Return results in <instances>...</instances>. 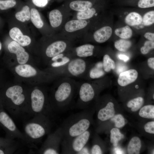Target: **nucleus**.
Returning a JSON list of instances; mask_svg holds the SVG:
<instances>
[{"mask_svg": "<svg viewBox=\"0 0 154 154\" xmlns=\"http://www.w3.org/2000/svg\"><path fill=\"white\" fill-rule=\"evenodd\" d=\"M4 153L3 151L0 149V154H4Z\"/></svg>", "mask_w": 154, "mask_h": 154, "instance_id": "obj_47", "label": "nucleus"}, {"mask_svg": "<svg viewBox=\"0 0 154 154\" xmlns=\"http://www.w3.org/2000/svg\"><path fill=\"white\" fill-rule=\"evenodd\" d=\"M153 98L154 99V94L153 95Z\"/></svg>", "mask_w": 154, "mask_h": 154, "instance_id": "obj_49", "label": "nucleus"}, {"mask_svg": "<svg viewBox=\"0 0 154 154\" xmlns=\"http://www.w3.org/2000/svg\"><path fill=\"white\" fill-rule=\"evenodd\" d=\"M141 147L140 139L137 136L133 137L129 141L127 147V151L129 154H139Z\"/></svg>", "mask_w": 154, "mask_h": 154, "instance_id": "obj_23", "label": "nucleus"}, {"mask_svg": "<svg viewBox=\"0 0 154 154\" xmlns=\"http://www.w3.org/2000/svg\"><path fill=\"white\" fill-rule=\"evenodd\" d=\"M102 64L103 70L106 72H109L116 68L114 61L107 54L103 56Z\"/></svg>", "mask_w": 154, "mask_h": 154, "instance_id": "obj_32", "label": "nucleus"}, {"mask_svg": "<svg viewBox=\"0 0 154 154\" xmlns=\"http://www.w3.org/2000/svg\"><path fill=\"white\" fill-rule=\"evenodd\" d=\"M92 111L88 108L65 119L60 126L63 134V139L76 137L88 130L92 122Z\"/></svg>", "mask_w": 154, "mask_h": 154, "instance_id": "obj_4", "label": "nucleus"}, {"mask_svg": "<svg viewBox=\"0 0 154 154\" xmlns=\"http://www.w3.org/2000/svg\"><path fill=\"white\" fill-rule=\"evenodd\" d=\"M131 45V42L130 41L121 38L116 40L114 44V46L117 50L123 52L127 50Z\"/></svg>", "mask_w": 154, "mask_h": 154, "instance_id": "obj_31", "label": "nucleus"}, {"mask_svg": "<svg viewBox=\"0 0 154 154\" xmlns=\"http://www.w3.org/2000/svg\"><path fill=\"white\" fill-rule=\"evenodd\" d=\"M7 48L9 51L16 54L17 61L19 64H26L29 58V54L25 51L24 48L13 40L8 45Z\"/></svg>", "mask_w": 154, "mask_h": 154, "instance_id": "obj_12", "label": "nucleus"}, {"mask_svg": "<svg viewBox=\"0 0 154 154\" xmlns=\"http://www.w3.org/2000/svg\"><path fill=\"white\" fill-rule=\"evenodd\" d=\"M92 3L90 1L76 0L73 1L70 4V8L72 10L81 12L84 11L91 8Z\"/></svg>", "mask_w": 154, "mask_h": 154, "instance_id": "obj_22", "label": "nucleus"}, {"mask_svg": "<svg viewBox=\"0 0 154 154\" xmlns=\"http://www.w3.org/2000/svg\"><path fill=\"white\" fill-rule=\"evenodd\" d=\"M33 3L39 7H43L46 6L47 3V0H32Z\"/></svg>", "mask_w": 154, "mask_h": 154, "instance_id": "obj_42", "label": "nucleus"}, {"mask_svg": "<svg viewBox=\"0 0 154 154\" xmlns=\"http://www.w3.org/2000/svg\"><path fill=\"white\" fill-rule=\"evenodd\" d=\"M144 103V99L141 97H138L133 98L127 103V106L128 108H131L133 112H135L140 109Z\"/></svg>", "mask_w": 154, "mask_h": 154, "instance_id": "obj_30", "label": "nucleus"}, {"mask_svg": "<svg viewBox=\"0 0 154 154\" xmlns=\"http://www.w3.org/2000/svg\"><path fill=\"white\" fill-rule=\"evenodd\" d=\"M110 133V142L114 146H116L119 141L123 137V135L120 132L119 129L116 128H112Z\"/></svg>", "mask_w": 154, "mask_h": 154, "instance_id": "obj_33", "label": "nucleus"}, {"mask_svg": "<svg viewBox=\"0 0 154 154\" xmlns=\"http://www.w3.org/2000/svg\"><path fill=\"white\" fill-rule=\"evenodd\" d=\"M64 52L57 55L50 60L47 63L49 68L47 71L52 73L54 70L66 65L73 58L68 52L66 54Z\"/></svg>", "mask_w": 154, "mask_h": 154, "instance_id": "obj_13", "label": "nucleus"}, {"mask_svg": "<svg viewBox=\"0 0 154 154\" xmlns=\"http://www.w3.org/2000/svg\"><path fill=\"white\" fill-rule=\"evenodd\" d=\"M15 70L16 73L19 76L25 78H30L36 76L39 73L31 65L26 64L19 65L15 66Z\"/></svg>", "mask_w": 154, "mask_h": 154, "instance_id": "obj_17", "label": "nucleus"}, {"mask_svg": "<svg viewBox=\"0 0 154 154\" xmlns=\"http://www.w3.org/2000/svg\"><path fill=\"white\" fill-rule=\"evenodd\" d=\"M98 108L97 117L100 122H104L112 117L115 115L114 104L108 102L104 106H99Z\"/></svg>", "mask_w": 154, "mask_h": 154, "instance_id": "obj_15", "label": "nucleus"}, {"mask_svg": "<svg viewBox=\"0 0 154 154\" xmlns=\"http://www.w3.org/2000/svg\"><path fill=\"white\" fill-rule=\"evenodd\" d=\"M9 35L13 40L17 42L22 46L29 45L31 42L30 37L26 35H24L21 30L18 28L14 27L9 31Z\"/></svg>", "mask_w": 154, "mask_h": 154, "instance_id": "obj_18", "label": "nucleus"}, {"mask_svg": "<svg viewBox=\"0 0 154 154\" xmlns=\"http://www.w3.org/2000/svg\"><path fill=\"white\" fill-rule=\"evenodd\" d=\"M29 91L17 85L10 86L6 90L5 96L7 100L5 106L14 119H26Z\"/></svg>", "mask_w": 154, "mask_h": 154, "instance_id": "obj_3", "label": "nucleus"}, {"mask_svg": "<svg viewBox=\"0 0 154 154\" xmlns=\"http://www.w3.org/2000/svg\"><path fill=\"white\" fill-rule=\"evenodd\" d=\"M37 153L40 154H58L63 135L60 127L50 133Z\"/></svg>", "mask_w": 154, "mask_h": 154, "instance_id": "obj_9", "label": "nucleus"}, {"mask_svg": "<svg viewBox=\"0 0 154 154\" xmlns=\"http://www.w3.org/2000/svg\"><path fill=\"white\" fill-rule=\"evenodd\" d=\"M30 19L34 25L38 29L42 27L43 23L38 10L35 8H32L30 10Z\"/></svg>", "mask_w": 154, "mask_h": 154, "instance_id": "obj_27", "label": "nucleus"}, {"mask_svg": "<svg viewBox=\"0 0 154 154\" xmlns=\"http://www.w3.org/2000/svg\"><path fill=\"white\" fill-rule=\"evenodd\" d=\"M40 113L52 119L55 114L49 102L47 90L37 87L30 90L27 114V116L32 117Z\"/></svg>", "mask_w": 154, "mask_h": 154, "instance_id": "obj_5", "label": "nucleus"}, {"mask_svg": "<svg viewBox=\"0 0 154 154\" xmlns=\"http://www.w3.org/2000/svg\"><path fill=\"white\" fill-rule=\"evenodd\" d=\"M112 30L109 26L103 27L96 31L93 37L95 40L98 43H103L108 40L111 37Z\"/></svg>", "mask_w": 154, "mask_h": 154, "instance_id": "obj_19", "label": "nucleus"}, {"mask_svg": "<svg viewBox=\"0 0 154 154\" xmlns=\"http://www.w3.org/2000/svg\"><path fill=\"white\" fill-rule=\"evenodd\" d=\"M62 40L54 41L46 47L45 51V62L47 63L53 57L68 50L69 45Z\"/></svg>", "mask_w": 154, "mask_h": 154, "instance_id": "obj_11", "label": "nucleus"}, {"mask_svg": "<svg viewBox=\"0 0 154 154\" xmlns=\"http://www.w3.org/2000/svg\"><path fill=\"white\" fill-rule=\"evenodd\" d=\"M139 114L143 118L154 119V106L149 105L144 106L140 109Z\"/></svg>", "mask_w": 154, "mask_h": 154, "instance_id": "obj_28", "label": "nucleus"}, {"mask_svg": "<svg viewBox=\"0 0 154 154\" xmlns=\"http://www.w3.org/2000/svg\"><path fill=\"white\" fill-rule=\"evenodd\" d=\"M95 46L90 44H85L80 46L74 49L72 52L68 51L72 58H86L93 56Z\"/></svg>", "mask_w": 154, "mask_h": 154, "instance_id": "obj_14", "label": "nucleus"}, {"mask_svg": "<svg viewBox=\"0 0 154 154\" xmlns=\"http://www.w3.org/2000/svg\"><path fill=\"white\" fill-rule=\"evenodd\" d=\"M119 58L120 59L123 60L124 61H127L129 59L127 56L124 55H120L119 56Z\"/></svg>", "mask_w": 154, "mask_h": 154, "instance_id": "obj_46", "label": "nucleus"}, {"mask_svg": "<svg viewBox=\"0 0 154 154\" xmlns=\"http://www.w3.org/2000/svg\"><path fill=\"white\" fill-rule=\"evenodd\" d=\"M96 12L95 8H91L84 11L78 12L77 14V17L78 20H85L89 19L92 17Z\"/></svg>", "mask_w": 154, "mask_h": 154, "instance_id": "obj_34", "label": "nucleus"}, {"mask_svg": "<svg viewBox=\"0 0 154 154\" xmlns=\"http://www.w3.org/2000/svg\"><path fill=\"white\" fill-rule=\"evenodd\" d=\"M0 123L6 129L8 139H19L25 144V139L23 133L18 128L13 119L3 111L0 112Z\"/></svg>", "mask_w": 154, "mask_h": 154, "instance_id": "obj_10", "label": "nucleus"}, {"mask_svg": "<svg viewBox=\"0 0 154 154\" xmlns=\"http://www.w3.org/2000/svg\"><path fill=\"white\" fill-rule=\"evenodd\" d=\"M142 17L138 13L132 12L125 17V21L128 25L134 26L138 25L142 22Z\"/></svg>", "mask_w": 154, "mask_h": 154, "instance_id": "obj_25", "label": "nucleus"}, {"mask_svg": "<svg viewBox=\"0 0 154 154\" xmlns=\"http://www.w3.org/2000/svg\"><path fill=\"white\" fill-rule=\"evenodd\" d=\"M99 138L96 136L94 139V143L90 149V154H101L103 153L102 146L99 142Z\"/></svg>", "mask_w": 154, "mask_h": 154, "instance_id": "obj_36", "label": "nucleus"}, {"mask_svg": "<svg viewBox=\"0 0 154 154\" xmlns=\"http://www.w3.org/2000/svg\"><path fill=\"white\" fill-rule=\"evenodd\" d=\"M111 120L114 122L117 128H121L125 125L124 118L120 114L114 116L112 118Z\"/></svg>", "mask_w": 154, "mask_h": 154, "instance_id": "obj_38", "label": "nucleus"}, {"mask_svg": "<svg viewBox=\"0 0 154 154\" xmlns=\"http://www.w3.org/2000/svg\"><path fill=\"white\" fill-rule=\"evenodd\" d=\"M91 135L88 129L83 133L68 139H63L61 143V153L77 154L87 143Z\"/></svg>", "mask_w": 154, "mask_h": 154, "instance_id": "obj_8", "label": "nucleus"}, {"mask_svg": "<svg viewBox=\"0 0 154 154\" xmlns=\"http://www.w3.org/2000/svg\"><path fill=\"white\" fill-rule=\"evenodd\" d=\"M49 19L51 26L53 27L56 28L61 24L62 20V16L59 10L54 9L50 12Z\"/></svg>", "mask_w": 154, "mask_h": 154, "instance_id": "obj_24", "label": "nucleus"}, {"mask_svg": "<svg viewBox=\"0 0 154 154\" xmlns=\"http://www.w3.org/2000/svg\"><path fill=\"white\" fill-rule=\"evenodd\" d=\"M48 96L51 107L55 113L67 110L77 94L79 82L73 78L61 76L57 79Z\"/></svg>", "mask_w": 154, "mask_h": 154, "instance_id": "obj_1", "label": "nucleus"}, {"mask_svg": "<svg viewBox=\"0 0 154 154\" xmlns=\"http://www.w3.org/2000/svg\"><path fill=\"white\" fill-rule=\"evenodd\" d=\"M154 48V41L147 40L144 43L143 46L141 48L140 51L142 54H146L151 50L153 49Z\"/></svg>", "mask_w": 154, "mask_h": 154, "instance_id": "obj_39", "label": "nucleus"}, {"mask_svg": "<svg viewBox=\"0 0 154 154\" xmlns=\"http://www.w3.org/2000/svg\"><path fill=\"white\" fill-rule=\"evenodd\" d=\"M142 22L144 25L149 26L154 23V11H150L146 13L142 17Z\"/></svg>", "mask_w": 154, "mask_h": 154, "instance_id": "obj_35", "label": "nucleus"}, {"mask_svg": "<svg viewBox=\"0 0 154 154\" xmlns=\"http://www.w3.org/2000/svg\"><path fill=\"white\" fill-rule=\"evenodd\" d=\"M15 17L17 20L21 22L29 21L31 17L29 7L27 5L24 6L21 11L15 14Z\"/></svg>", "mask_w": 154, "mask_h": 154, "instance_id": "obj_29", "label": "nucleus"}, {"mask_svg": "<svg viewBox=\"0 0 154 154\" xmlns=\"http://www.w3.org/2000/svg\"><path fill=\"white\" fill-rule=\"evenodd\" d=\"M87 24V21L85 20H72L66 23L65 25V29L67 32H73L85 28Z\"/></svg>", "mask_w": 154, "mask_h": 154, "instance_id": "obj_20", "label": "nucleus"}, {"mask_svg": "<svg viewBox=\"0 0 154 154\" xmlns=\"http://www.w3.org/2000/svg\"><path fill=\"white\" fill-rule=\"evenodd\" d=\"M138 7L141 8H147L154 6V0H139Z\"/></svg>", "mask_w": 154, "mask_h": 154, "instance_id": "obj_40", "label": "nucleus"}, {"mask_svg": "<svg viewBox=\"0 0 154 154\" xmlns=\"http://www.w3.org/2000/svg\"><path fill=\"white\" fill-rule=\"evenodd\" d=\"M144 37L149 40L154 41V33L149 32L146 33L144 35Z\"/></svg>", "mask_w": 154, "mask_h": 154, "instance_id": "obj_44", "label": "nucleus"}, {"mask_svg": "<svg viewBox=\"0 0 154 154\" xmlns=\"http://www.w3.org/2000/svg\"><path fill=\"white\" fill-rule=\"evenodd\" d=\"M90 68L89 63L85 58H75L66 65L52 72L59 77L67 76L84 79Z\"/></svg>", "mask_w": 154, "mask_h": 154, "instance_id": "obj_6", "label": "nucleus"}, {"mask_svg": "<svg viewBox=\"0 0 154 154\" xmlns=\"http://www.w3.org/2000/svg\"><path fill=\"white\" fill-rule=\"evenodd\" d=\"M90 154V149L87 144L79 151L77 154Z\"/></svg>", "mask_w": 154, "mask_h": 154, "instance_id": "obj_43", "label": "nucleus"}, {"mask_svg": "<svg viewBox=\"0 0 154 154\" xmlns=\"http://www.w3.org/2000/svg\"><path fill=\"white\" fill-rule=\"evenodd\" d=\"M116 35L121 39H127L133 35V31L128 25L116 29L115 31Z\"/></svg>", "mask_w": 154, "mask_h": 154, "instance_id": "obj_26", "label": "nucleus"}, {"mask_svg": "<svg viewBox=\"0 0 154 154\" xmlns=\"http://www.w3.org/2000/svg\"></svg>", "mask_w": 154, "mask_h": 154, "instance_id": "obj_50", "label": "nucleus"}, {"mask_svg": "<svg viewBox=\"0 0 154 154\" xmlns=\"http://www.w3.org/2000/svg\"><path fill=\"white\" fill-rule=\"evenodd\" d=\"M25 121L23 133L25 144L30 147L35 148L36 144L40 142L44 136L50 133L52 126V118L40 113Z\"/></svg>", "mask_w": 154, "mask_h": 154, "instance_id": "obj_2", "label": "nucleus"}, {"mask_svg": "<svg viewBox=\"0 0 154 154\" xmlns=\"http://www.w3.org/2000/svg\"><path fill=\"white\" fill-rule=\"evenodd\" d=\"M138 73L134 69H131L121 73L119 75L117 83L121 86H125L134 82L137 79Z\"/></svg>", "mask_w": 154, "mask_h": 154, "instance_id": "obj_16", "label": "nucleus"}, {"mask_svg": "<svg viewBox=\"0 0 154 154\" xmlns=\"http://www.w3.org/2000/svg\"><path fill=\"white\" fill-rule=\"evenodd\" d=\"M147 64L148 66L151 69H154V58L151 57L148 59Z\"/></svg>", "mask_w": 154, "mask_h": 154, "instance_id": "obj_45", "label": "nucleus"}, {"mask_svg": "<svg viewBox=\"0 0 154 154\" xmlns=\"http://www.w3.org/2000/svg\"><path fill=\"white\" fill-rule=\"evenodd\" d=\"M92 83L87 81L79 82L77 94L78 97L76 104L77 108L82 110L88 108L89 104L95 98L97 88Z\"/></svg>", "mask_w": 154, "mask_h": 154, "instance_id": "obj_7", "label": "nucleus"}, {"mask_svg": "<svg viewBox=\"0 0 154 154\" xmlns=\"http://www.w3.org/2000/svg\"><path fill=\"white\" fill-rule=\"evenodd\" d=\"M2 48V44L1 42H0V50H1Z\"/></svg>", "mask_w": 154, "mask_h": 154, "instance_id": "obj_48", "label": "nucleus"}, {"mask_svg": "<svg viewBox=\"0 0 154 154\" xmlns=\"http://www.w3.org/2000/svg\"><path fill=\"white\" fill-rule=\"evenodd\" d=\"M16 4L15 0H0V10H7L13 7Z\"/></svg>", "mask_w": 154, "mask_h": 154, "instance_id": "obj_37", "label": "nucleus"}, {"mask_svg": "<svg viewBox=\"0 0 154 154\" xmlns=\"http://www.w3.org/2000/svg\"><path fill=\"white\" fill-rule=\"evenodd\" d=\"M102 63H97L94 66L89 68L84 79L88 77L92 79H95L102 77L105 74V71L102 69Z\"/></svg>", "mask_w": 154, "mask_h": 154, "instance_id": "obj_21", "label": "nucleus"}, {"mask_svg": "<svg viewBox=\"0 0 154 154\" xmlns=\"http://www.w3.org/2000/svg\"><path fill=\"white\" fill-rule=\"evenodd\" d=\"M144 129L147 133L154 134V121H149L146 123L144 126Z\"/></svg>", "mask_w": 154, "mask_h": 154, "instance_id": "obj_41", "label": "nucleus"}]
</instances>
